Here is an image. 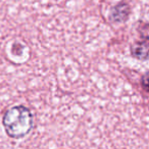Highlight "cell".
Wrapping results in <instances>:
<instances>
[{"label":"cell","mask_w":149,"mask_h":149,"mask_svg":"<svg viewBox=\"0 0 149 149\" xmlns=\"http://www.w3.org/2000/svg\"><path fill=\"white\" fill-rule=\"evenodd\" d=\"M129 6L127 4H122L116 6L111 11V19L113 22H124L129 15Z\"/></svg>","instance_id":"3"},{"label":"cell","mask_w":149,"mask_h":149,"mask_svg":"<svg viewBox=\"0 0 149 149\" xmlns=\"http://www.w3.org/2000/svg\"><path fill=\"white\" fill-rule=\"evenodd\" d=\"M2 124L5 132L10 138H23L33 129V114L29 108L24 105L13 106L4 113Z\"/></svg>","instance_id":"1"},{"label":"cell","mask_w":149,"mask_h":149,"mask_svg":"<svg viewBox=\"0 0 149 149\" xmlns=\"http://www.w3.org/2000/svg\"><path fill=\"white\" fill-rule=\"evenodd\" d=\"M132 55L138 59H147L148 57V43L147 40L143 42H137L132 45Z\"/></svg>","instance_id":"2"}]
</instances>
